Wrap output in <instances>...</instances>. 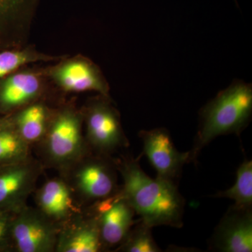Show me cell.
Masks as SVG:
<instances>
[{
    "label": "cell",
    "mask_w": 252,
    "mask_h": 252,
    "mask_svg": "<svg viewBox=\"0 0 252 252\" xmlns=\"http://www.w3.org/2000/svg\"><path fill=\"white\" fill-rule=\"evenodd\" d=\"M115 162L124 181L121 192L141 221L152 228L183 226L185 201L177 184L159 177L151 178L141 168L139 160L132 157Z\"/></svg>",
    "instance_id": "6da1fadb"
},
{
    "label": "cell",
    "mask_w": 252,
    "mask_h": 252,
    "mask_svg": "<svg viewBox=\"0 0 252 252\" xmlns=\"http://www.w3.org/2000/svg\"><path fill=\"white\" fill-rule=\"evenodd\" d=\"M251 84L235 81L202 109L198 132L189 151V162L196 161L204 147L218 136L243 132L251 119Z\"/></svg>",
    "instance_id": "7a4b0ae2"
},
{
    "label": "cell",
    "mask_w": 252,
    "mask_h": 252,
    "mask_svg": "<svg viewBox=\"0 0 252 252\" xmlns=\"http://www.w3.org/2000/svg\"><path fill=\"white\" fill-rule=\"evenodd\" d=\"M84 114L71 107L53 113L40 145L46 165L63 175L91 152L83 132Z\"/></svg>",
    "instance_id": "3957f363"
},
{
    "label": "cell",
    "mask_w": 252,
    "mask_h": 252,
    "mask_svg": "<svg viewBox=\"0 0 252 252\" xmlns=\"http://www.w3.org/2000/svg\"><path fill=\"white\" fill-rule=\"evenodd\" d=\"M117 171L116 162L110 157L91 152L62 177L81 201L93 204L119 191Z\"/></svg>",
    "instance_id": "277c9868"
},
{
    "label": "cell",
    "mask_w": 252,
    "mask_h": 252,
    "mask_svg": "<svg viewBox=\"0 0 252 252\" xmlns=\"http://www.w3.org/2000/svg\"><path fill=\"white\" fill-rule=\"evenodd\" d=\"M83 114L86 140L92 153L110 157L129 145L119 114L109 102L108 97L101 95L91 101Z\"/></svg>",
    "instance_id": "5b68a950"
},
{
    "label": "cell",
    "mask_w": 252,
    "mask_h": 252,
    "mask_svg": "<svg viewBox=\"0 0 252 252\" xmlns=\"http://www.w3.org/2000/svg\"><path fill=\"white\" fill-rule=\"evenodd\" d=\"M59 226L37 208L26 205L15 214L11 226L14 252H54Z\"/></svg>",
    "instance_id": "8992f818"
},
{
    "label": "cell",
    "mask_w": 252,
    "mask_h": 252,
    "mask_svg": "<svg viewBox=\"0 0 252 252\" xmlns=\"http://www.w3.org/2000/svg\"><path fill=\"white\" fill-rule=\"evenodd\" d=\"M44 165L31 156L25 160L0 165V210L16 213L35 192Z\"/></svg>",
    "instance_id": "52a82bcc"
},
{
    "label": "cell",
    "mask_w": 252,
    "mask_h": 252,
    "mask_svg": "<svg viewBox=\"0 0 252 252\" xmlns=\"http://www.w3.org/2000/svg\"><path fill=\"white\" fill-rule=\"evenodd\" d=\"M90 213L97 221L105 250L119 248L135 223V212L120 189L112 196L91 204Z\"/></svg>",
    "instance_id": "ba28073f"
},
{
    "label": "cell",
    "mask_w": 252,
    "mask_h": 252,
    "mask_svg": "<svg viewBox=\"0 0 252 252\" xmlns=\"http://www.w3.org/2000/svg\"><path fill=\"white\" fill-rule=\"evenodd\" d=\"M144 153L157 172V177L176 183L188 163L189 152H179L165 128L140 131Z\"/></svg>",
    "instance_id": "9c48e42d"
},
{
    "label": "cell",
    "mask_w": 252,
    "mask_h": 252,
    "mask_svg": "<svg viewBox=\"0 0 252 252\" xmlns=\"http://www.w3.org/2000/svg\"><path fill=\"white\" fill-rule=\"evenodd\" d=\"M51 77L68 93L95 91L109 97V86L98 68L84 59L69 60L52 69Z\"/></svg>",
    "instance_id": "30bf717a"
},
{
    "label": "cell",
    "mask_w": 252,
    "mask_h": 252,
    "mask_svg": "<svg viewBox=\"0 0 252 252\" xmlns=\"http://www.w3.org/2000/svg\"><path fill=\"white\" fill-rule=\"evenodd\" d=\"M212 246L219 252H252V208L230 207L215 229Z\"/></svg>",
    "instance_id": "8fae6325"
},
{
    "label": "cell",
    "mask_w": 252,
    "mask_h": 252,
    "mask_svg": "<svg viewBox=\"0 0 252 252\" xmlns=\"http://www.w3.org/2000/svg\"><path fill=\"white\" fill-rule=\"evenodd\" d=\"M105 250L95 219L77 214L59 226L56 252H99Z\"/></svg>",
    "instance_id": "7c38bea8"
},
{
    "label": "cell",
    "mask_w": 252,
    "mask_h": 252,
    "mask_svg": "<svg viewBox=\"0 0 252 252\" xmlns=\"http://www.w3.org/2000/svg\"><path fill=\"white\" fill-rule=\"evenodd\" d=\"M35 193L36 208L59 226L81 213L75 194L64 177L46 181Z\"/></svg>",
    "instance_id": "4fadbf2b"
},
{
    "label": "cell",
    "mask_w": 252,
    "mask_h": 252,
    "mask_svg": "<svg viewBox=\"0 0 252 252\" xmlns=\"http://www.w3.org/2000/svg\"><path fill=\"white\" fill-rule=\"evenodd\" d=\"M42 92L39 74L30 70L11 73L0 81V114L10 115L39 100Z\"/></svg>",
    "instance_id": "5bb4252c"
},
{
    "label": "cell",
    "mask_w": 252,
    "mask_h": 252,
    "mask_svg": "<svg viewBox=\"0 0 252 252\" xmlns=\"http://www.w3.org/2000/svg\"><path fill=\"white\" fill-rule=\"evenodd\" d=\"M52 114L46 104L38 100L8 116L18 133L31 147L44 138Z\"/></svg>",
    "instance_id": "9a60e30c"
},
{
    "label": "cell",
    "mask_w": 252,
    "mask_h": 252,
    "mask_svg": "<svg viewBox=\"0 0 252 252\" xmlns=\"http://www.w3.org/2000/svg\"><path fill=\"white\" fill-rule=\"evenodd\" d=\"M34 0H0V51L14 43V33L23 30Z\"/></svg>",
    "instance_id": "2e32d148"
},
{
    "label": "cell",
    "mask_w": 252,
    "mask_h": 252,
    "mask_svg": "<svg viewBox=\"0 0 252 252\" xmlns=\"http://www.w3.org/2000/svg\"><path fill=\"white\" fill-rule=\"evenodd\" d=\"M31 146L18 133L9 116L0 117V165L31 157Z\"/></svg>",
    "instance_id": "e0dca14e"
},
{
    "label": "cell",
    "mask_w": 252,
    "mask_h": 252,
    "mask_svg": "<svg viewBox=\"0 0 252 252\" xmlns=\"http://www.w3.org/2000/svg\"><path fill=\"white\" fill-rule=\"evenodd\" d=\"M214 198H226L235 201L233 206L242 209L252 207V161L245 160L237 170L236 182L233 187L219 192Z\"/></svg>",
    "instance_id": "ac0fdd59"
},
{
    "label": "cell",
    "mask_w": 252,
    "mask_h": 252,
    "mask_svg": "<svg viewBox=\"0 0 252 252\" xmlns=\"http://www.w3.org/2000/svg\"><path fill=\"white\" fill-rule=\"evenodd\" d=\"M51 56L32 50L9 49L0 51V79L16 72L19 68L31 63L54 60Z\"/></svg>",
    "instance_id": "d6986e66"
},
{
    "label": "cell",
    "mask_w": 252,
    "mask_h": 252,
    "mask_svg": "<svg viewBox=\"0 0 252 252\" xmlns=\"http://www.w3.org/2000/svg\"><path fill=\"white\" fill-rule=\"evenodd\" d=\"M118 252H159L161 251L154 241L152 228L140 221L135 223Z\"/></svg>",
    "instance_id": "ffe728a7"
},
{
    "label": "cell",
    "mask_w": 252,
    "mask_h": 252,
    "mask_svg": "<svg viewBox=\"0 0 252 252\" xmlns=\"http://www.w3.org/2000/svg\"><path fill=\"white\" fill-rule=\"evenodd\" d=\"M15 214L0 210V252H14L11 226Z\"/></svg>",
    "instance_id": "44dd1931"
}]
</instances>
